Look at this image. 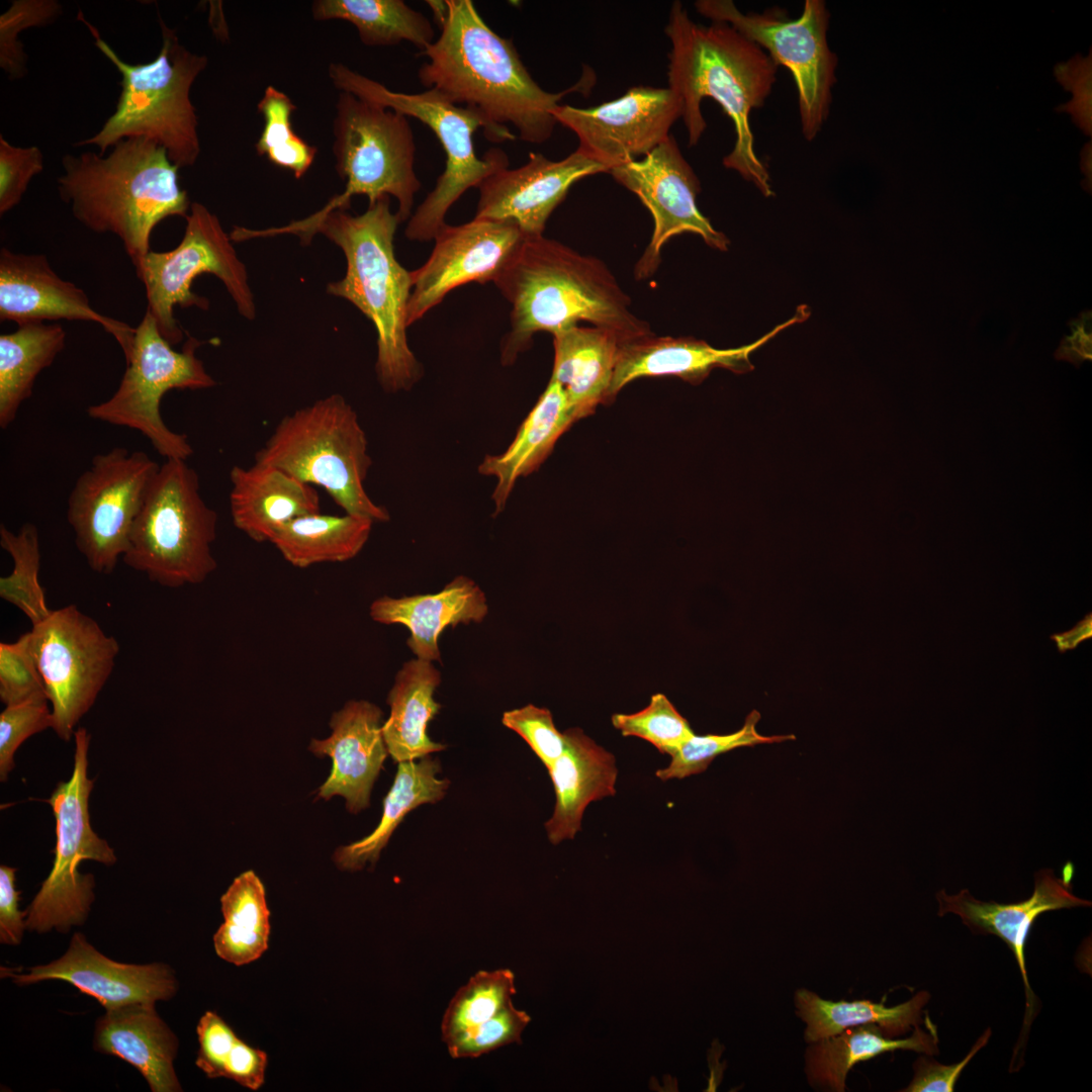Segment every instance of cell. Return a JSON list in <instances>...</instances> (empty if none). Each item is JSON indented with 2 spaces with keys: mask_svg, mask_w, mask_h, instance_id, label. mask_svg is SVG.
Returning <instances> with one entry per match:
<instances>
[{
  "mask_svg": "<svg viewBox=\"0 0 1092 1092\" xmlns=\"http://www.w3.org/2000/svg\"><path fill=\"white\" fill-rule=\"evenodd\" d=\"M759 720L760 714L753 710L736 732L724 735L693 734L667 753L671 758L669 764L658 769L655 776L661 781L681 780L705 771L718 755L733 749L796 739L795 735H761L756 730Z\"/></svg>",
  "mask_w": 1092,
  "mask_h": 1092,
  "instance_id": "obj_43",
  "label": "cell"
},
{
  "mask_svg": "<svg viewBox=\"0 0 1092 1092\" xmlns=\"http://www.w3.org/2000/svg\"><path fill=\"white\" fill-rule=\"evenodd\" d=\"M502 723L528 743L546 768L550 767L565 749V734L555 727L552 714L546 708L529 704L506 711Z\"/></svg>",
  "mask_w": 1092,
  "mask_h": 1092,
  "instance_id": "obj_49",
  "label": "cell"
},
{
  "mask_svg": "<svg viewBox=\"0 0 1092 1092\" xmlns=\"http://www.w3.org/2000/svg\"><path fill=\"white\" fill-rule=\"evenodd\" d=\"M440 763L429 756L398 762L393 784L383 800V812L377 827L359 841L339 847L334 860L344 871L362 870L375 863L382 848L405 815L423 804L442 800L450 782L437 778Z\"/></svg>",
  "mask_w": 1092,
  "mask_h": 1092,
  "instance_id": "obj_34",
  "label": "cell"
},
{
  "mask_svg": "<svg viewBox=\"0 0 1092 1092\" xmlns=\"http://www.w3.org/2000/svg\"><path fill=\"white\" fill-rule=\"evenodd\" d=\"M333 154L343 193L322 210H346L351 197L363 194L373 204L383 196L397 199L400 222L411 217L421 182L415 172L416 144L405 115L341 92L333 122Z\"/></svg>",
  "mask_w": 1092,
  "mask_h": 1092,
  "instance_id": "obj_10",
  "label": "cell"
},
{
  "mask_svg": "<svg viewBox=\"0 0 1092 1092\" xmlns=\"http://www.w3.org/2000/svg\"><path fill=\"white\" fill-rule=\"evenodd\" d=\"M930 995L921 991L910 1000L886 1006L870 1000L830 1001L816 993L800 989L795 993L798 1015L806 1022L805 1039L814 1042L835 1035L849 1027L876 1024L888 1037L899 1036L919 1026L923 1007Z\"/></svg>",
  "mask_w": 1092,
  "mask_h": 1092,
  "instance_id": "obj_36",
  "label": "cell"
},
{
  "mask_svg": "<svg viewBox=\"0 0 1092 1092\" xmlns=\"http://www.w3.org/2000/svg\"><path fill=\"white\" fill-rule=\"evenodd\" d=\"M612 724L623 736L642 738L665 754L695 734L663 694L653 695L649 705L639 712L614 714Z\"/></svg>",
  "mask_w": 1092,
  "mask_h": 1092,
  "instance_id": "obj_44",
  "label": "cell"
},
{
  "mask_svg": "<svg viewBox=\"0 0 1092 1092\" xmlns=\"http://www.w3.org/2000/svg\"><path fill=\"white\" fill-rule=\"evenodd\" d=\"M311 15L318 21L352 23L361 42L368 47L408 41L423 52L434 42L430 20L401 0H315Z\"/></svg>",
  "mask_w": 1092,
  "mask_h": 1092,
  "instance_id": "obj_38",
  "label": "cell"
},
{
  "mask_svg": "<svg viewBox=\"0 0 1092 1092\" xmlns=\"http://www.w3.org/2000/svg\"><path fill=\"white\" fill-rule=\"evenodd\" d=\"M523 1010L509 1004L484 1023L464 1032L447 1044L452 1058H477L500 1046L518 1042L530 1022Z\"/></svg>",
  "mask_w": 1092,
  "mask_h": 1092,
  "instance_id": "obj_47",
  "label": "cell"
},
{
  "mask_svg": "<svg viewBox=\"0 0 1092 1092\" xmlns=\"http://www.w3.org/2000/svg\"><path fill=\"white\" fill-rule=\"evenodd\" d=\"M991 1033V1029L987 1028L977 1039L968 1055L960 1062L951 1065L939 1064L930 1055L919 1057L913 1065L914 1077L903 1091L952 1092L961 1073L975 1055L987 1044Z\"/></svg>",
  "mask_w": 1092,
  "mask_h": 1092,
  "instance_id": "obj_52",
  "label": "cell"
},
{
  "mask_svg": "<svg viewBox=\"0 0 1092 1092\" xmlns=\"http://www.w3.org/2000/svg\"><path fill=\"white\" fill-rule=\"evenodd\" d=\"M62 14L56 0H14L0 16V67L11 80L27 73V56L18 40L20 32L30 27L53 23Z\"/></svg>",
  "mask_w": 1092,
  "mask_h": 1092,
  "instance_id": "obj_45",
  "label": "cell"
},
{
  "mask_svg": "<svg viewBox=\"0 0 1092 1092\" xmlns=\"http://www.w3.org/2000/svg\"><path fill=\"white\" fill-rule=\"evenodd\" d=\"M0 699L5 706L35 699L48 700L30 647L29 632L14 642L0 643Z\"/></svg>",
  "mask_w": 1092,
  "mask_h": 1092,
  "instance_id": "obj_46",
  "label": "cell"
},
{
  "mask_svg": "<svg viewBox=\"0 0 1092 1092\" xmlns=\"http://www.w3.org/2000/svg\"><path fill=\"white\" fill-rule=\"evenodd\" d=\"M223 923L213 935L216 954L236 966L258 960L268 948L270 911L265 888L253 871L238 876L220 898Z\"/></svg>",
  "mask_w": 1092,
  "mask_h": 1092,
  "instance_id": "obj_39",
  "label": "cell"
},
{
  "mask_svg": "<svg viewBox=\"0 0 1092 1092\" xmlns=\"http://www.w3.org/2000/svg\"><path fill=\"white\" fill-rule=\"evenodd\" d=\"M524 238L515 223L505 220L473 218L459 225L444 224L434 238L429 259L411 271L407 327L457 287L493 282Z\"/></svg>",
  "mask_w": 1092,
  "mask_h": 1092,
  "instance_id": "obj_19",
  "label": "cell"
},
{
  "mask_svg": "<svg viewBox=\"0 0 1092 1092\" xmlns=\"http://www.w3.org/2000/svg\"><path fill=\"white\" fill-rule=\"evenodd\" d=\"M66 332L58 323L18 325L0 336V428L7 429L32 394L39 373L62 352Z\"/></svg>",
  "mask_w": 1092,
  "mask_h": 1092,
  "instance_id": "obj_35",
  "label": "cell"
},
{
  "mask_svg": "<svg viewBox=\"0 0 1092 1092\" xmlns=\"http://www.w3.org/2000/svg\"><path fill=\"white\" fill-rule=\"evenodd\" d=\"M937 1032L927 1017V1030L916 1026L911 1036L893 1039L876 1024L849 1027L835 1035L811 1042L806 1051V1074L810 1084L829 1091L845 1090L849 1070L857 1063L887 1052L914 1051L933 1056Z\"/></svg>",
  "mask_w": 1092,
  "mask_h": 1092,
  "instance_id": "obj_33",
  "label": "cell"
},
{
  "mask_svg": "<svg viewBox=\"0 0 1092 1092\" xmlns=\"http://www.w3.org/2000/svg\"><path fill=\"white\" fill-rule=\"evenodd\" d=\"M566 746L548 767L556 802L545 823L552 844L573 839L581 829L587 805L616 794L618 768L615 756L579 728L564 731Z\"/></svg>",
  "mask_w": 1092,
  "mask_h": 1092,
  "instance_id": "obj_29",
  "label": "cell"
},
{
  "mask_svg": "<svg viewBox=\"0 0 1092 1092\" xmlns=\"http://www.w3.org/2000/svg\"><path fill=\"white\" fill-rule=\"evenodd\" d=\"M516 994L515 976L509 969L479 971L450 1001L442 1020V1038L448 1044L456 1037L492 1018L512 1003Z\"/></svg>",
  "mask_w": 1092,
  "mask_h": 1092,
  "instance_id": "obj_41",
  "label": "cell"
},
{
  "mask_svg": "<svg viewBox=\"0 0 1092 1092\" xmlns=\"http://www.w3.org/2000/svg\"><path fill=\"white\" fill-rule=\"evenodd\" d=\"M217 521L201 495L197 472L185 460L166 459L149 486L121 560L164 587L202 583L217 568L211 551Z\"/></svg>",
  "mask_w": 1092,
  "mask_h": 1092,
  "instance_id": "obj_8",
  "label": "cell"
},
{
  "mask_svg": "<svg viewBox=\"0 0 1092 1092\" xmlns=\"http://www.w3.org/2000/svg\"><path fill=\"white\" fill-rule=\"evenodd\" d=\"M552 115L577 135V151L610 172L645 157L667 140L672 124L681 118L682 104L668 87L635 86L596 107L559 104Z\"/></svg>",
  "mask_w": 1092,
  "mask_h": 1092,
  "instance_id": "obj_18",
  "label": "cell"
},
{
  "mask_svg": "<svg viewBox=\"0 0 1092 1092\" xmlns=\"http://www.w3.org/2000/svg\"><path fill=\"white\" fill-rule=\"evenodd\" d=\"M493 283L512 305L511 329L500 343L504 365L513 364L535 334L581 322L614 332L621 344L653 334L602 260L544 236L525 237Z\"/></svg>",
  "mask_w": 1092,
  "mask_h": 1092,
  "instance_id": "obj_2",
  "label": "cell"
},
{
  "mask_svg": "<svg viewBox=\"0 0 1092 1092\" xmlns=\"http://www.w3.org/2000/svg\"><path fill=\"white\" fill-rule=\"evenodd\" d=\"M0 320L18 325L44 321L95 323L129 357L135 328L95 310L85 291L61 278L42 254L0 251Z\"/></svg>",
  "mask_w": 1092,
  "mask_h": 1092,
  "instance_id": "obj_22",
  "label": "cell"
},
{
  "mask_svg": "<svg viewBox=\"0 0 1092 1092\" xmlns=\"http://www.w3.org/2000/svg\"><path fill=\"white\" fill-rule=\"evenodd\" d=\"M1073 876L1074 866L1070 861L1063 867L1060 878L1056 877L1051 869L1039 870L1034 875L1032 895L1026 900L1011 904L978 900L967 889L956 895H948L944 890L935 895L938 916L947 913L958 915L974 934L996 935L1014 954L1025 988L1026 1008L1021 1034L1012 1059L1019 1049L1023 1050L1026 1034L1038 1010L1035 1006L1038 1001L1029 985L1025 964V943L1033 922L1044 912L1091 906L1090 901L1074 895Z\"/></svg>",
  "mask_w": 1092,
  "mask_h": 1092,
  "instance_id": "obj_20",
  "label": "cell"
},
{
  "mask_svg": "<svg viewBox=\"0 0 1092 1092\" xmlns=\"http://www.w3.org/2000/svg\"><path fill=\"white\" fill-rule=\"evenodd\" d=\"M811 314L802 304L795 314L760 339L739 348L716 349L693 337L655 336L651 334L620 344L611 398L630 382L644 377L674 376L693 385L702 383L716 368L736 374L754 369L750 354L785 329L805 322Z\"/></svg>",
  "mask_w": 1092,
  "mask_h": 1092,
  "instance_id": "obj_24",
  "label": "cell"
},
{
  "mask_svg": "<svg viewBox=\"0 0 1092 1092\" xmlns=\"http://www.w3.org/2000/svg\"><path fill=\"white\" fill-rule=\"evenodd\" d=\"M49 700L35 699L5 706L0 714V779L5 781L14 767V753L35 733L53 727Z\"/></svg>",
  "mask_w": 1092,
  "mask_h": 1092,
  "instance_id": "obj_48",
  "label": "cell"
},
{
  "mask_svg": "<svg viewBox=\"0 0 1092 1092\" xmlns=\"http://www.w3.org/2000/svg\"><path fill=\"white\" fill-rule=\"evenodd\" d=\"M448 15L441 33L421 53L428 58L419 80L453 104L475 112L483 134L493 143L516 136L530 144L547 142L557 124L552 111L568 93L583 92L594 77H583L570 88L543 90L524 66L512 39L495 33L478 14L471 0H446Z\"/></svg>",
  "mask_w": 1092,
  "mask_h": 1092,
  "instance_id": "obj_1",
  "label": "cell"
},
{
  "mask_svg": "<svg viewBox=\"0 0 1092 1092\" xmlns=\"http://www.w3.org/2000/svg\"><path fill=\"white\" fill-rule=\"evenodd\" d=\"M15 872L11 867H0V942L8 945L19 944L26 929V910L19 909Z\"/></svg>",
  "mask_w": 1092,
  "mask_h": 1092,
  "instance_id": "obj_53",
  "label": "cell"
},
{
  "mask_svg": "<svg viewBox=\"0 0 1092 1092\" xmlns=\"http://www.w3.org/2000/svg\"><path fill=\"white\" fill-rule=\"evenodd\" d=\"M400 220L390 209L389 196L352 215L336 209L310 215L281 228L259 231V237L294 234L302 243L321 233L338 245L347 261L345 277L328 285V292L358 307L377 333L375 371L384 391L410 390L423 376L422 364L408 346L406 313L412 293L411 271L394 255L393 240Z\"/></svg>",
  "mask_w": 1092,
  "mask_h": 1092,
  "instance_id": "obj_4",
  "label": "cell"
},
{
  "mask_svg": "<svg viewBox=\"0 0 1092 1092\" xmlns=\"http://www.w3.org/2000/svg\"><path fill=\"white\" fill-rule=\"evenodd\" d=\"M28 632L52 705V729L68 741L109 679L119 643L75 605L52 610Z\"/></svg>",
  "mask_w": 1092,
  "mask_h": 1092,
  "instance_id": "obj_16",
  "label": "cell"
},
{
  "mask_svg": "<svg viewBox=\"0 0 1092 1092\" xmlns=\"http://www.w3.org/2000/svg\"><path fill=\"white\" fill-rule=\"evenodd\" d=\"M551 379L562 387L575 421L612 402L611 386L621 341L612 331L576 325L553 335Z\"/></svg>",
  "mask_w": 1092,
  "mask_h": 1092,
  "instance_id": "obj_30",
  "label": "cell"
},
{
  "mask_svg": "<svg viewBox=\"0 0 1092 1092\" xmlns=\"http://www.w3.org/2000/svg\"><path fill=\"white\" fill-rule=\"evenodd\" d=\"M1092 638V614L1088 613L1076 625L1064 632L1051 635L1060 653L1076 649L1080 644Z\"/></svg>",
  "mask_w": 1092,
  "mask_h": 1092,
  "instance_id": "obj_54",
  "label": "cell"
},
{
  "mask_svg": "<svg viewBox=\"0 0 1092 1092\" xmlns=\"http://www.w3.org/2000/svg\"><path fill=\"white\" fill-rule=\"evenodd\" d=\"M155 1006L131 1003L105 1010L95 1022L93 1049L130 1064L152 1092H179L174 1068L178 1038Z\"/></svg>",
  "mask_w": 1092,
  "mask_h": 1092,
  "instance_id": "obj_26",
  "label": "cell"
},
{
  "mask_svg": "<svg viewBox=\"0 0 1092 1092\" xmlns=\"http://www.w3.org/2000/svg\"><path fill=\"white\" fill-rule=\"evenodd\" d=\"M367 447L356 412L335 393L282 418L255 453V463L322 486L346 514L386 522L387 509L364 487L372 464Z\"/></svg>",
  "mask_w": 1092,
  "mask_h": 1092,
  "instance_id": "obj_7",
  "label": "cell"
},
{
  "mask_svg": "<svg viewBox=\"0 0 1092 1092\" xmlns=\"http://www.w3.org/2000/svg\"><path fill=\"white\" fill-rule=\"evenodd\" d=\"M574 422L562 387L550 378L509 447L497 455H486L478 465L480 474L496 480L491 495L493 516L504 511L517 480L541 466Z\"/></svg>",
  "mask_w": 1092,
  "mask_h": 1092,
  "instance_id": "obj_31",
  "label": "cell"
},
{
  "mask_svg": "<svg viewBox=\"0 0 1092 1092\" xmlns=\"http://www.w3.org/2000/svg\"><path fill=\"white\" fill-rule=\"evenodd\" d=\"M440 682V671L425 659H411L396 672L387 697L390 714L382 725L388 754L395 762L420 759L446 748L427 733L441 708L434 700Z\"/></svg>",
  "mask_w": 1092,
  "mask_h": 1092,
  "instance_id": "obj_32",
  "label": "cell"
},
{
  "mask_svg": "<svg viewBox=\"0 0 1092 1092\" xmlns=\"http://www.w3.org/2000/svg\"><path fill=\"white\" fill-rule=\"evenodd\" d=\"M427 3L431 7V9L433 11L435 21L439 24L440 27H442L443 24L445 23L446 19H447V15H448V5H447L446 0L445 1H438V0L437 1H432V0H429V1H427Z\"/></svg>",
  "mask_w": 1092,
  "mask_h": 1092,
  "instance_id": "obj_55",
  "label": "cell"
},
{
  "mask_svg": "<svg viewBox=\"0 0 1092 1092\" xmlns=\"http://www.w3.org/2000/svg\"><path fill=\"white\" fill-rule=\"evenodd\" d=\"M43 170L36 146L16 147L0 134V214L20 203L32 178Z\"/></svg>",
  "mask_w": 1092,
  "mask_h": 1092,
  "instance_id": "obj_50",
  "label": "cell"
},
{
  "mask_svg": "<svg viewBox=\"0 0 1092 1092\" xmlns=\"http://www.w3.org/2000/svg\"><path fill=\"white\" fill-rule=\"evenodd\" d=\"M382 711L368 701H349L330 721L332 733L311 739L309 750L333 759L332 771L318 790L329 800L342 796L348 811L369 806L370 794L388 750L382 733Z\"/></svg>",
  "mask_w": 1092,
  "mask_h": 1092,
  "instance_id": "obj_25",
  "label": "cell"
},
{
  "mask_svg": "<svg viewBox=\"0 0 1092 1092\" xmlns=\"http://www.w3.org/2000/svg\"><path fill=\"white\" fill-rule=\"evenodd\" d=\"M112 148L106 157L65 155L58 192L88 230L119 238L136 272L151 251L155 226L170 216L186 217L191 203L179 186V167L164 148L145 138L124 139Z\"/></svg>",
  "mask_w": 1092,
  "mask_h": 1092,
  "instance_id": "obj_5",
  "label": "cell"
},
{
  "mask_svg": "<svg viewBox=\"0 0 1092 1092\" xmlns=\"http://www.w3.org/2000/svg\"><path fill=\"white\" fill-rule=\"evenodd\" d=\"M329 76L341 92L419 119L432 129L445 152L444 172L410 217L405 228L408 240H434L446 224L447 211L466 190L478 188L489 175L509 167V159L500 149H490L482 159L476 156L472 135L482 128L479 116L464 106L453 104L436 89L421 93L395 92L341 63L330 65Z\"/></svg>",
  "mask_w": 1092,
  "mask_h": 1092,
  "instance_id": "obj_9",
  "label": "cell"
},
{
  "mask_svg": "<svg viewBox=\"0 0 1092 1092\" xmlns=\"http://www.w3.org/2000/svg\"><path fill=\"white\" fill-rule=\"evenodd\" d=\"M486 597L479 585L458 575L441 592L401 598L380 597L369 608L371 619L380 624H400L411 635L406 641L417 658L439 661V636L448 626L480 623L486 617Z\"/></svg>",
  "mask_w": 1092,
  "mask_h": 1092,
  "instance_id": "obj_27",
  "label": "cell"
},
{
  "mask_svg": "<svg viewBox=\"0 0 1092 1092\" xmlns=\"http://www.w3.org/2000/svg\"><path fill=\"white\" fill-rule=\"evenodd\" d=\"M373 523L369 518L349 514H311L281 526L270 543L287 562L297 568L325 562H344L357 556L363 549Z\"/></svg>",
  "mask_w": 1092,
  "mask_h": 1092,
  "instance_id": "obj_37",
  "label": "cell"
},
{
  "mask_svg": "<svg viewBox=\"0 0 1092 1092\" xmlns=\"http://www.w3.org/2000/svg\"><path fill=\"white\" fill-rule=\"evenodd\" d=\"M200 344L189 337L182 351H175L147 310L135 328L117 389L107 400L88 406L87 415L140 432L165 459L187 461L193 448L186 435L170 430L164 423L160 404L171 389H205L216 384L195 355Z\"/></svg>",
  "mask_w": 1092,
  "mask_h": 1092,
  "instance_id": "obj_12",
  "label": "cell"
},
{
  "mask_svg": "<svg viewBox=\"0 0 1092 1092\" xmlns=\"http://www.w3.org/2000/svg\"><path fill=\"white\" fill-rule=\"evenodd\" d=\"M95 38V46L121 75V92L114 112L93 136L75 145L95 146L100 155L119 141L145 138L164 148L179 168L193 166L200 155L198 119L190 98L191 87L208 59L188 51L159 15L162 47L145 64H128L79 13Z\"/></svg>",
  "mask_w": 1092,
  "mask_h": 1092,
  "instance_id": "obj_6",
  "label": "cell"
},
{
  "mask_svg": "<svg viewBox=\"0 0 1092 1092\" xmlns=\"http://www.w3.org/2000/svg\"><path fill=\"white\" fill-rule=\"evenodd\" d=\"M264 119L263 130L255 145L259 156L273 165L290 170L301 178L311 167L317 149L301 139L292 128L295 104L282 91L268 86L257 105Z\"/></svg>",
  "mask_w": 1092,
  "mask_h": 1092,
  "instance_id": "obj_42",
  "label": "cell"
},
{
  "mask_svg": "<svg viewBox=\"0 0 1092 1092\" xmlns=\"http://www.w3.org/2000/svg\"><path fill=\"white\" fill-rule=\"evenodd\" d=\"M185 218L186 228L179 245L167 252L150 251L135 272L146 289L147 310L171 345L183 339V331L174 316L176 305L208 308V300L191 289L194 279L201 274L210 273L224 284L243 316L253 320L256 314L246 267L217 216L203 204L193 202Z\"/></svg>",
  "mask_w": 1092,
  "mask_h": 1092,
  "instance_id": "obj_14",
  "label": "cell"
},
{
  "mask_svg": "<svg viewBox=\"0 0 1092 1092\" xmlns=\"http://www.w3.org/2000/svg\"><path fill=\"white\" fill-rule=\"evenodd\" d=\"M606 172L604 165L577 150L560 161L531 153L525 165L499 169L481 182L473 218L511 221L525 237L543 236L569 188L581 178Z\"/></svg>",
  "mask_w": 1092,
  "mask_h": 1092,
  "instance_id": "obj_21",
  "label": "cell"
},
{
  "mask_svg": "<svg viewBox=\"0 0 1092 1092\" xmlns=\"http://www.w3.org/2000/svg\"><path fill=\"white\" fill-rule=\"evenodd\" d=\"M609 173L637 195L653 218L650 242L635 266L636 279H646L657 271L663 246L677 235L695 234L713 249H728V238L698 208L700 181L672 135L645 157Z\"/></svg>",
  "mask_w": 1092,
  "mask_h": 1092,
  "instance_id": "obj_17",
  "label": "cell"
},
{
  "mask_svg": "<svg viewBox=\"0 0 1092 1092\" xmlns=\"http://www.w3.org/2000/svg\"><path fill=\"white\" fill-rule=\"evenodd\" d=\"M74 767L68 782L53 791L49 804L56 820V847L53 868L26 909V929L46 933L52 929L66 933L82 925L94 901V876L78 868L90 859L107 866L116 861L113 849L92 829L89 796L93 781L88 778V749L91 736L79 727L75 733Z\"/></svg>",
  "mask_w": 1092,
  "mask_h": 1092,
  "instance_id": "obj_11",
  "label": "cell"
},
{
  "mask_svg": "<svg viewBox=\"0 0 1092 1092\" xmlns=\"http://www.w3.org/2000/svg\"><path fill=\"white\" fill-rule=\"evenodd\" d=\"M0 546L13 561L12 571L0 577V598L20 610L32 626L36 625L52 612L38 578L40 546L37 527L24 523L14 533L1 525Z\"/></svg>",
  "mask_w": 1092,
  "mask_h": 1092,
  "instance_id": "obj_40",
  "label": "cell"
},
{
  "mask_svg": "<svg viewBox=\"0 0 1092 1092\" xmlns=\"http://www.w3.org/2000/svg\"><path fill=\"white\" fill-rule=\"evenodd\" d=\"M664 32L671 43L668 88L681 101L689 146H696L707 127L703 99H714L733 121L736 134L723 165L771 197L769 173L755 153L749 115L770 95L778 66L764 50L729 24L695 22L679 1L671 5Z\"/></svg>",
  "mask_w": 1092,
  "mask_h": 1092,
  "instance_id": "obj_3",
  "label": "cell"
},
{
  "mask_svg": "<svg viewBox=\"0 0 1092 1092\" xmlns=\"http://www.w3.org/2000/svg\"><path fill=\"white\" fill-rule=\"evenodd\" d=\"M159 467L144 451L115 447L96 454L75 481L66 517L93 571L110 574L116 568Z\"/></svg>",
  "mask_w": 1092,
  "mask_h": 1092,
  "instance_id": "obj_15",
  "label": "cell"
},
{
  "mask_svg": "<svg viewBox=\"0 0 1092 1092\" xmlns=\"http://www.w3.org/2000/svg\"><path fill=\"white\" fill-rule=\"evenodd\" d=\"M9 976L20 986L47 980L66 981L96 999L105 1010L131 1003L167 1001L178 990V981L170 966L113 961L96 949L81 932L72 936L61 958L29 968L25 974L11 971Z\"/></svg>",
  "mask_w": 1092,
  "mask_h": 1092,
  "instance_id": "obj_23",
  "label": "cell"
},
{
  "mask_svg": "<svg viewBox=\"0 0 1092 1092\" xmlns=\"http://www.w3.org/2000/svg\"><path fill=\"white\" fill-rule=\"evenodd\" d=\"M695 8L712 22L729 24L764 50L778 67L791 72L798 91L801 131L813 141L829 116L838 65L827 39L830 12L826 3L806 0L797 18L777 6L744 13L731 0H698Z\"/></svg>",
  "mask_w": 1092,
  "mask_h": 1092,
  "instance_id": "obj_13",
  "label": "cell"
},
{
  "mask_svg": "<svg viewBox=\"0 0 1092 1092\" xmlns=\"http://www.w3.org/2000/svg\"><path fill=\"white\" fill-rule=\"evenodd\" d=\"M234 526L257 543L270 542L287 522L321 513L315 488L269 465L234 466L230 471Z\"/></svg>",
  "mask_w": 1092,
  "mask_h": 1092,
  "instance_id": "obj_28",
  "label": "cell"
},
{
  "mask_svg": "<svg viewBox=\"0 0 1092 1092\" xmlns=\"http://www.w3.org/2000/svg\"><path fill=\"white\" fill-rule=\"evenodd\" d=\"M196 1032L199 1043L196 1066L209 1079L224 1077L225 1068L240 1037L213 1011H206L200 1017Z\"/></svg>",
  "mask_w": 1092,
  "mask_h": 1092,
  "instance_id": "obj_51",
  "label": "cell"
}]
</instances>
